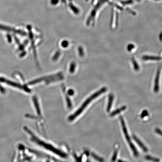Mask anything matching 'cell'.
<instances>
[{"instance_id": "cell-1", "label": "cell", "mask_w": 162, "mask_h": 162, "mask_svg": "<svg viewBox=\"0 0 162 162\" xmlns=\"http://www.w3.org/2000/svg\"><path fill=\"white\" fill-rule=\"evenodd\" d=\"M106 88H105V87H103V88L101 89L100 90L94 93V94L92 95L87 100L85 101V102L82 104V105L78 109H77L72 115L69 116V117H68V120L69 121H72L77 118L79 116L81 115V113H82L84 110L86 109V108L88 106L89 104L90 103V102L94 100L95 99L98 97V96H100L102 93L106 92Z\"/></svg>"}, {"instance_id": "cell-2", "label": "cell", "mask_w": 162, "mask_h": 162, "mask_svg": "<svg viewBox=\"0 0 162 162\" xmlns=\"http://www.w3.org/2000/svg\"><path fill=\"white\" fill-rule=\"evenodd\" d=\"M24 129L25 131L29 134L30 136H31V140L32 142L37 144V145H40V146L43 147V148L49 150V151H52V152L54 153L57 155L60 156V157L63 158L66 157V154L64 153L59 151V150H58L57 149L54 148V147L52 146V145H49V144L46 143L45 142H43V141L40 140L36 136H35V135L28 128L25 127Z\"/></svg>"}, {"instance_id": "cell-3", "label": "cell", "mask_w": 162, "mask_h": 162, "mask_svg": "<svg viewBox=\"0 0 162 162\" xmlns=\"http://www.w3.org/2000/svg\"><path fill=\"white\" fill-rule=\"evenodd\" d=\"M120 121H121L122 126L123 130L124 131L126 139H127V142L128 143L129 145H130V148H131L132 151H133L135 157H137L138 155H139V152H138L136 147L133 145V143L132 142L130 137L129 136L128 132L127 131V127H126L124 118H123V117L122 116H120Z\"/></svg>"}, {"instance_id": "cell-4", "label": "cell", "mask_w": 162, "mask_h": 162, "mask_svg": "<svg viewBox=\"0 0 162 162\" xmlns=\"http://www.w3.org/2000/svg\"><path fill=\"white\" fill-rule=\"evenodd\" d=\"M133 138L138 145H139V146L142 149L143 151L145 152H147L148 151V148H146V146L144 145V144L136 136L133 135Z\"/></svg>"}, {"instance_id": "cell-5", "label": "cell", "mask_w": 162, "mask_h": 162, "mask_svg": "<svg viewBox=\"0 0 162 162\" xmlns=\"http://www.w3.org/2000/svg\"><path fill=\"white\" fill-rule=\"evenodd\" d=\"M160 68L158 69L157 71V75H156V78L155 80V82L154 86V91L157 93L158 92L159 90V79H160Z\"/></svg>"}, {"instance_id": "cell-6", "label": "cell", "mask_w": 162, "mask_h": 162, "mask_svg": "<svg viewBox=\"0 0 162 162\" xmlns=\"http://www.w3.org/2000/svg\"><path fill=\"white\" fill-rule=\"evenodd\" d=\"M113 99V96L112 94L110 95L109 96V100H108V107H107V111H108V112H109L111 109Z\"/></svg>"}, {"instance_id": "cell-7", "label": "cell", "mask_w": 162, "mask_h": 162, "mask_svg": "<svg viewBox=\"0 0 162 162\" xmlns=\"http://www.w3.org/2000/svg\"><path fill=\"white\" fill-rule=\"evenodd\" d=\"M144 60H159L161 59V58L159 57H155V56H145L142 57Z\"/></svg>"}, {"instance_id": "cell-8", "label": "cell", "mask_w": 162, "mask_h": 162, "mask_svg": "<svg viewBox=\"0 0 162 162\" xmlns=\"http://www.w3.org/2000/svg\"><path fill=\"white\" fill-rule=\"evenodd\" d=\"M126 108V107L125 106H123L121 107V108H119L118 109L116 110L113 111L112 113H111L110 116L111 117L114 116L116 115V114H118L119 113H120L123 111H124V110H125Z\"/></svg>"}, {"instance_id": "cell-9", "label": "cell", "mask_w": 162, "mask_h": 162, "mask_svg": "<svg viewBox=\"0 0 162 162\" xmlns=\"http://www.w3.org/2000/svg\"><path fill=\"white\" fill-rule=\"evenodd\" d=\"M145 158L146 160L151 161H154V162H158L160 161L158 158L151 157V156L150 155L146 156Z\"/></svg>"}, {"instance_id": "cell-10", "label": "cell", "mask_w": 162, "mask_h": 162, "mask_svg": "<svg viewBox=\"0 0 162 162\" xmlns=\"http://www.w3.org/2000/svg\"><path fill=\"white\" fill-rule=\"evenodd\" d=\"M118 149H116L114 151L113 155V157L112 158V160L111 161L112 162H114L116 160L117 154H118Z\"/></svg>"}, {"instance_id": "cell-11", "label": "cell", "mask_w": 162, "mask_h": 162, "mask_svg": "<svg viewBox=\"0 0 162 162\" xmlns=\"http://www.w3.org/2000/svg\"><path fill=\"white\" fill-rule=\"evenodd\" d=\"M148 115V111H147L146 110H144L141 114V117L142 118H143Z\"/></svg>"}, {"instance_id": "cell-12", "label": "cell", "mask_w": 162, "mask_h": 162, "mask_svg": "<svg viewBox=\"0 0 162 162\" xmlns=\"http://www.w3.org/2000/svg\"><path fill=\"white\" fill-rule=\"evenodd\" d=\"M93 156V157H94V158L96 159V160H98V161L100 162H104V161L103 159L99 157H98L97 156L95 155H94Z\"/></svg>"}, {"instance_id": "cell-13", "label": "cell", "mask_w": 162, "mask_h": 162, "mask_svg": "<svg viewBox=\"0 0 162 162\" xmlns=\"http://www.w3.org/2000/svg\"><path fill=\"white\" fill-rule=\"evenodd\" d=\"M133 62L134 65V67L135 68V69L138 70L139 69V66H138V65L137 63L136 62V61L134 60H133Z\"/></svg>"}, {"instance_id": "cell-14", "label": "cell", "mask_w": 162, "mask_h": 162, "mask_svg": "<svg viewBox=\"0 0 162 162\" xmlns=\"http://www.w3.org/2000/svg\"><path fill=\"white\" fill-rule=\"evenodd\" d=\"M155 131L156 133H157V134H160L161 136H162V131L161 130H160V129L156 128Z\"/></svg>"}, {"instance_id": "cell-15", "label": "cell", "mask_w": 162, "mask_h": 162, "mask_svg": "<svg viewBox=\"0 0 162 162\" xmlns=\"http://www.w3.org/2000/svg\"><path fill=\"white\" fill-rule=\"evenodd\" d=\"M134 46H133V45H131L130 46H129L128 47V50H131V49H133L134 48Z\"/></svg>"}, {"instance_id": "cell-16", "label": "cell", "mask_w": 162, "mask_h": 162, "mask_svg": "<svg viewBox=\"0 0 162 162\" xmlns=\"http://www.w3.org/2000/svg\"><path fill=\"white\" fill-rule=\"evenodd\" d=\"M118 162H127L124 161L119 160L118 161Z\"/></svg>"}]
</instances>
